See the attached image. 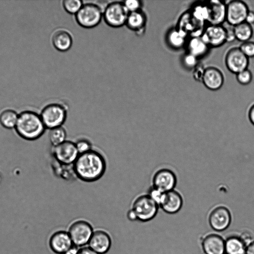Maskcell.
Returning a JSON list of instances; mask_svg holds the SVG:
<instances>
[{"instance_id": "obj_1", "label": "cell", "mask_w": 254, "mask_h": 254, "mask_svg": "<svg viewBox=\"0 0 254 254\" xmlns=\"http://www.w3.org/2000/svg\"><path fill=\"white\" fill-rule=\"evenodd\" d=\"M72 167L77 179L82 182L92 183L104 176L107 169V161L103 154L94 148L79 154Z\"/></svg>"}, {"instance_id": "obj_2", "label": "cell", "mask_w": 254, "mask_h": 254, "mask_svg": "<svg viewBox=\"0 0 254 254\" xmlns=\"http://www.w3.org/2000/svg\"><path fill=\"white\" fill-rule=\"evenodd\" d=\"M14 129L21 138L33 141L41 137L47 128L40 114L32 111H24L19 114Z\"/></svg>"}, {"instance_id": "obj_3", "label": "cell", "mask_w": 254, "mask_h": 254, "mask_svg": "<svg viewBox=\"0 0 254 254\" xmlns=\"http://www.w3.org/2000/svg\"><path fill=\"white\" fill-rule=\"evenodd\" d=\"M130 207L135 213L137 220L143 222L155 218L160 208L146 192L135 195L130 202Z\"/></svg>"}, {"instance_id": "obj_4", "label": "cell", "mask_w": 254, "mask_h": 254, "mask_svg": "<svg viewBox=\"0 0 254 254\" xmlns=\"http://www.w3.org/2000/svg\"><path fill=\"white\" fill-rule=\"evenodd\" d=\"M67 106L63 103H52L46 105L40 114L47 129L63 126L67 116Z\"/></svg>"}, {"instance_id": "obj_5", "label": "cell", "mask_w": 254, "mask_h": 254, "mask_svg": "<svg viewBox=\"0 0 254 254\" xmlns=\"http://www.w3.org/2000/svg\"><path fill=\"white\" fill-rule=\"evenodd\" d=\"M103 10L104 8L98 3H85L75 14V18L80 26L85 28H94L101 22Z\"/></svg>"}, {"instance_id": "obj_6", "label": "cell", "mask_w": 254, "mask_h": 254, "mask_svg": "<svg viewBox=\"0 0 254 254\" xmlns=\"http://www.w3.org/2000/svg\"><path fill=\"white\" fill-rule=\"evenodd\" d=\"M129 13L124 1H114L108 3L105 6L103 17L109 26L119 28L126 24Z\"/></svg>"}, {"instance_id": "obj_7", "label": "cell", "mask_w": 254, "mask_h": 254, "mask_svg": "<svg viewBox=\"0 0 254 254\" xmlns=\"http://www.w3.org/2000/svg\"><path fill=\"white\" fill-rule=\"evenodd\" d=\"M52 154L58 163L64 165H73L79 154L74 142L68 140L53 146Z\"/></svg>"}, {"instance_id": "obj_8", "label": "cell", "mask_w": 254, "mask_h": 254, "mask_svg": "<svg viewBox=\"0 0 254 254\" xmlns=\"http://www.w3.org/2000/svg\"><path fill=\"white\" fill-rule=\"evenodd\" d=\"M93 232L89 223L84 220H79L70 226L68 233L73 245L80 248L88 245Z\"/></svg>"}, {"instance_id": "obj_9", "label": "cell", "mask_w": 254, "mask_h": 254, "mask_svg": "<svg viewBox=\"0 0 254 254\" xmlns=\"http://www.w3.org/2000/svg\"><path fill=\"white\" fill-rule=\"evenodd\" d=\"M177 183L175 173L171 169L161 168L152 175L151 186L162 191L167 192L174 190Z\"/></svg>"}, {"instance_id": "obj_10", "label": "cell", "mask_w": 254, "mask_h": 254, "mask_svg": "<svg viewBox=\"0 0 254 254\" xmlns=\"http://www.w3.org/2000/svg\"><path fill=\"white\" fill-rule=\"evenodd\" d=\"M232 215L229 209L223 205L215 207L210 212L208 222L210 227L215 231L221 232L230 226Z\"/></svg>"}, {"instance_id": "obj_11", "label": "cell", "mask_w": 254, "mask_h": 254, "mask_svg": "<svg viewBox=\"0 0 254 254\" xmlns=\"http://www.w3.org/2000/svg\"><path fill=\"white\" fill-rule=\"evenodd\" d=\"M249 11L248 7L244 1H231L226 5V22L234 26L245 22Z\"/></svg>"}, {"instance_id": "obj_12", "label": "cell", "mask_w": 254, "mask_h": 254, "mask_svg": "<svg viewBox=\"0 0 254 254\" xmlns=\"http://www.w3.org/2000/svg\"><path fill=\"white\" fill-rule=\"evenodd\" d=\"M225 61L229 70L235 74L247 69L249 65V58L239 48L231 49L226 55Z\"/></svg>"}, {"instance_id": "obj_13", "label": "cell", "mask_w": 254, "mask_h": 254, "mask_svg": "<svg viewBox=\"0 0 254 254\" xmlns=\"http://www.w3.org/2000/svg\"><path fill=\"white\" fill-rule=\"evenodd\" d=\"M49 249L57 254H63L73 245L68 232L59 231L52 234L48 241Z\"/></svg>"}, {"instance_id": "obj_14", "label": "cell", "mask_w": 254, "mask_h": 254, "mask_svg": "<svg viewBox=\"0 0 254 254\" xmlns=\"http://www.w3.org/2000/svg\"><path fill=\"white\" fill-rule=\"evenodd\" d=\"M201 39L209 46L218 47L226 42L225 30L222 25H210L203 32Z\"/></svg>"}, {"instance_id": "obj_15", "label": "cell", "mask_w": 254, "mask_h": 254, "mask_svg": "<svg viewBox=\"0 0 254 254\" xmlns=\"http://www.w3.org/2000/svg\"><path fill=\"white\" fill-rule=\"evenodd\" d=\"M204 254H225V239L216 233L206 235L201 241Z\"/></svg>"}, {"instance_id": "obj_16", "label": "cell", "mask_w": 254, "mask_h": 254, "mask_svg": "<svg viewBox=\"0 0 254 254\" xmlns=\"http://www.w3.org/2000/svg\"><path fill=\"white\" fill-rule=\"evenodd\" d=\"M111 243V238L108 233L98 230L93 232L88 246L99 254H105L110 250Z\"/></svg>"}, {"instance_id": "obj_17", "label": "cell", "mask_w": 254, "mask_h": 254, "mask_svg": "<svg viewBox=\"0 0 254 254\" xmlns=\"http://www.w3.org/2000/svg\"><path fill=\"white\" fill-rule=\"evenodd\" d=\"M183 204L182 195L178 191L173 190L166 192L164 199L160 208L166 213L173 214L181 210Z\"/></svg>"}, {"instance_id": "obj_18", "label": "cell", "mask_w": 254, "mask_h": 254, "mask_svg": "<svg viewBox=\"0 0 254 254\" xmlns=\"http://www.w3.org/2000/svg\"><path fill=\"white\" fill-rule=\"evenodd\" d=\"M202 81L209 90H217L223 85L224 77L221 71L216 67H208L205 68Z\"/></svg>"}, {"instance_id": "obj_19", "label": "cell", "mask_w": 254, "mask_h": 254, "mask_svg": "<svg viewBox=\"0 0 254 254\" xmlns=\"http://www.w3.org/2000/svg\"><path fill=\"white\" fill-rule=\"evenodd\" d=\"M52 42L57 50L61 52H65L72 45V36L68 30L63 28L59 29L53 33Z\"/></svg>"}, {"instance_id": "obj_20", "label": "cell", "mask_w": 254, "mask_h": 254, "mask_svg": "<svg viewBox=\"0 0 254 254\" xmlns=\"http://www.w3.org/2000/svg\"><path fill=\"white\" fill-rule=\"evenodd\" d=\"M146 22V15L141 9L129 12L125 25L130 30L140 35L144 32Z\"/></svg>"}, {"instance_id": "obj_21", "label": "cell", "mask_w": 254, "mask_h": 254, "mask_svg": "<svg viewBox=\"0 0 254 254\" xmlns=\"http://www.w3.org/2000/svg\"><path fill=\"white\" fill-rule=\"evenodd\" d=\"M208 4L209 14L208 21L210 25H221L226 20V5L218 0L210 1Z\"/></svg>"}, {"instance_id": "obj_22", "label": "cell", "mask_w": 254, "mask_h": 254, "mask_svg": "<svg viewBox=\"0 0 254 254\" xmlns=\"http://www.w3.org/2000/svg\"><path fill=\"white\" fill-rule=\"evenodd\" d=\"M247 246L241 235H231L225 239V254H245Z\"/></svg>"}, {"instance_id": "obj_23", "label": "cell", "mask_w": 254, "mask_h": 254, "mask_svg": "<svg viewBox=\"0 0 254 254\" xmlns=\"http://www.w3.org/2000/svg\"><path fill=\"white\" fill-rule=\"evenodd\" d=\"M188 53L197 58L203 57L208 52L209 46L204 42L201 37H192L187 44Z\"/></svg>"}, {"instance_id": "obj_24", "label": "cell", "mask_w": 254, "mask_h": 254, "mask_svg": "<svg viewBox=\"0 0 254 254\" xmlns=\"http://www.w3.org/2000/svg\"><path fill=\"white\" fill-rule=\"evenodd\" d=\"M187 35L178 29H172L166 36L167 43L172 48L179 49L182 48L186 42Z\"/></svg>"}, {"instance_id": "obj_25", "label": "cell", "mask_w": 254, "mask_h": 254, "mask_svg": "<svg viewBox=\"0 0 254 254\" xmlns=\"http://www.w3.org/2000/svg\"><path fill=\"white\" fill-rule=\"evenodd\" d=\"M18 115L12 109H5L0 113V125L7 129H14L18 118Z\"/></svg>"}, {"instance_id": "obj_26", "label": "cell", "mask_w": 254, "mask_h": 254, "mask_svg": "<svg viewBox=\"0 0 254 254\" xmlns=\"http://www.w3.org/2000/svg\"><path fill=\"white\" fill-rule=\"evenodd\" d=\"M236 39L241 42L249 41L253 34V29L251 25L244 22L234 26Z\"/></svg>"}, {"instance_id": "obj_27", "label": "cell", "mask_w": 254, "mask_h": 254, "mask_svg": "<svg viewBox=\"0 0 254 254\" xmlns=\"http://www.w3.org/2000/svg\"><path fill=\"white\" fill-rule=\"evenodd\" d=\"M49 130V139L53 147L58 145L67 140V132L63 126L55 127Z\"/></svg>"}, {"instance_id": "obj_28", "label": "cell", "mask_w": 254, "mask_h": 254, "mask_svg": "<svg viewBox=\"0 0 254 254\" xmlns=\"http://www.w3.org/2000/svg\"><path fill=\"white\" fill-rule=\"evenodd\" d=\"M191 12L192 16L198 21H208L209 14L208 4L195 5L193 7Z\"/></svg>"}, {"instance_id": "obj_29", "label": "cell", "mask_w": 254, "mask_h": 254, "mask_svg": "<svg viewBox=\"0 0 254 254\" xmlns=\"http://www.w3.org/2000/svg\"><path fill=\"white\" fill-rule=\"evenodd\" d=\"M74 142L79 154L88 152L94 148L92 141L85 137H80Z\"/></svg>"}, {"instance_id": "obj_30", "label": "cell", "mask_w": 254, "mask_h": 254, "mask_svg": "<svg viewBox=\"0 0 254 254\" xmlns=\"http://www.w3.org/2000/svg\"><path fill=\"white\" fill-rule=\"evenodd\" d=\"M83 2L80 0H65L63 1V6L68 13L76 14L83 5Z\"/></svg>"}, {"instance_id": "obj_31", "label": "cell", "mask_w": 254, "mask_h": 254, "mask_svg": "<svg viewBox=\"0 0 254 254\" xmlns=\"http://www.w3.org/2000/svg\"><path fill=\"white\" fill-rule=\"evenodd\" d=\"M148 195L160 207L162 203L166 192L156 189L152 186H150L146 192Z\"/></svg>"}, {"instance_id": "obj_32", "label": "cell", "mask_w": 254, "mask_h": 254, "mask_svg": "<svg viewBox=\"0 0 254 254\" xmlns=\"http://www.w3.org/2000/svg\"><path fill=\"white\" fill-rule=\"evenodd\" d=\"M236 78L238 82L242 85H248L253 79L252 72L248 68L236 74Z\"/></svg>"}, {"instance_id": "obj_33", "label": "cell", "mask_w": 254, "mask_h": 254, "mask_svg": "<svg viewBox=\"0 0 254 254\" xmlns=\"http://www.w3.org/2000/svg\"><path fill=\"white\" fill-rule=\"evenodd\" d=\"M182 62L184 66L189 69H194L198 64V58L188 53L184 56Z\"/></svg>"}, {"instance_id": "obj_34", "label": "cell", "mask_w": 254, "mask_h": 254, "mask_svg": "<svg viewBox=\"0 0 254 254\" xmlns=\"http://www.w3.org/2000/svg\"><path fill=\"white\" fill-rule=\"evenodd\" d=\"M239 49L248 58L254 57V42L247 41L241 45Z\"/></svg>"}, {"instance_id": "obj_35", "label": "cell", "mask_w": 254, "mask_h": 254, "mask_svg": "<svg viewBox=\"0 0 254 254\" xmlns=\"http://www.w3.org/2000/svg\"><path fill=\"white\" fill-rule=\"evenodd\" d=\"M124 4L129 12L141 9L142 3L137 0H127L124 1Z\"/></svg>"}, {"instance_id": "obj_36", "label": "cell", "mask_w": 254, "mask_h": 254, "mask_svg": "<svg viewBox=\"0 0 254 254\" xmlns=\"http://www.w3.org/2000/svg\"><path fill=\"white\" fill-rule=\"evenodd\" d=\"M222 25L224 27L226 36V42H231L236 39L234 31V26L224 22Z\"/></svg>"}, {"instance_id": "obj_37", "label": "cell", "mask_w": 254, "mask_h": 254, "mask_svg": "<svg viewBox=\"0 0 254 254\" xmlns=\"http://www.w3.org/2000/svg\"><path fill=\"white\" fill-rule=\"evenodd\" d=\"M193 69V78L197 81H202L205 68L202 64H198Z\"/></svg>"}, {"instance_id": "obj_38", "label": "cell", "mask_w": 254, "mask_h": 254, "mask_svg": "<svg viewBox=\"0 0 254 254\" xmlns=\"http://www.w3.org/2000/svg\"><path fill=\"white\" fill-rule=\"evenodd\" d=\"M77 254H99L86 245L79 248Z\"/></svg>"}, {"instance_id": "obj_39", "label": "cell", "mask_w": 254, "mask_h": 254, "mask_svg": "<svg viewBox=\"0 0 254 254\" xmlns=\"http://www.w3.org/2000/svg\"><path fill=\"white\" fill-rule=\"evenodd\" d=\"M245 22L250 25L254 24V12L249 11L246 18Z\"/></svg>"}, {"instance_id": "obj_40", "label": "cell", "mask_w": 254, "mask_h": 254, "mask_svg": "<svg viewBox=\"0 0 254 254\" xmlns=\"http://www.w3.org/2000/svg\"><path fill=\"white\" fill-rule=\"evenodd\" d=\"M245 254H254V239L247 245Z\"/></svg>"}, {"instance_id": "obj_41", "label": "cell", "mask_w": 254, "mask_h": 254, "mask_svg": "<svg viewBox=\"0 0 254 254\" xmlns=\"http://www.w3.org/2000/svg\"><path fill=\"white\" fill-rule=\"evenodd\" d=\"M248 118L250 122L254 126V104L251 107L249 110Z\"/></svg>"}, {"instance_id": "obj_42", "label": "cell", "mask_w": 254, "mask_h": 254, "mask_svg": "<svg viewBox=\"0 0 254 254\" xmlns=\"http://www.w3.org/2000/svg\"><path fill=\"white\" fill-rule=\"evenodd\" d=\"M127 217L128 219L131 221H135L137 220L136 215L134 212L130 209L127 213Z\"/></svg>"}, {"instance_id": "obj_43", "label": "cell", "mask_w": 254, "mask_h": 254, "mask_svg": "<svg viewBox=\"0 0 254 254\" xmlns=\"http://www.w3.org/2000/svg\"><path fill=\"white\" fill-rule=\"evenodd\" d=\"M79 247L73 245L67 251L63 254H77L79 250Z\"/></svg>"}]
</instances>
